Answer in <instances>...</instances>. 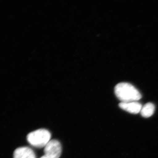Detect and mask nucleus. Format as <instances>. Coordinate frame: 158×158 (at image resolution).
Masks as SVG:
<instances>
[{
  "instance_id": "obj_4",
  "label": "nucleus",
  "mask_w": 158,
  "mask_h": 158,
  "mask_svg": "<svg viewBox=\"0 0 158 158\" xmlns=\"http://www.w3.org/2000/svg\"><path fill=\"white\" fill-rule=\"evenodd\" d=\"M118 105L119 107L122 110L135 114L141 112L142 107V105L138 102H120Z\"/></svg>"
},
{
  "instance_id": "obj_2",
  "label": "nucleus",
  "mask_w": 158,
  "mask_h": 158,
  "mask_svg": "<svg viewBox=\"0 0 158 158\" xmlns=\"http://www.w3.org/2000/svg\"><path fill=\"white\" fill-rule=\"evenodd\" d=\"M51 134L47 130L40 129L29 133L27 136L28 142L34 147H45L50 141Z\"/></svg>"
},
{
  "instance_id": "obj_3",
  "label": "nucleus",
  "mask_w": 158,
  "mask_h": 158,
  "mask_svg": "<svg viewBox=\"0 0 158 158\" xmlns=\"http://www.w3.org/2000/svg\"><path fill=\"white\" fill-rule=\"evenodd\" d=\"M44 152L48 158H59L62 153L61 144L58 140H50L44 147Z\"/></svg>"
},
{
  "instance_id": "obj_7",
  "label": "nucleus",
  "mask_w": 158,
  "mask_h": 158,
  "mask_svg": "<svg viewBox=\"0 0 158 158\" xmlns=\"http://www.w3.org/2000/svg\"><path fill=\"white\" fill-rule=\"evenodd\" d=\"M40 158H48L46 156L44 155V156H43L41 157H40Z\"/></svg>"
},
{
  "instance_id": "obj_1",
  "label": "nucleus",
  "mask_w": 158,
  "mask_h": 158,
  "mask_svg": "<svg viewBox=\"0 0 158 158\" xmlns=\"http://www.w3.org/2000/svg\"><path fill=\"white\" fill-rule=\"evenodd\" d=\"M114 92L121 102H138L141 98V93L129 83H118L115 86Z\"/></svg>"
},
{
  "instance_id": "obj_5",
  "label": "nucleus",
  "mask_w": 158,
  "mask_h": 158,
  "mask_svg": "<svg viewBox=\"0 0 158 158\" xmlns=\"http://www.w3.org/2000/svg\"><path fill=\"white\" fill-rule=\"evenodd\" d=\"M14 158H36V156L33 149L28 147H22L15 150Z\"/></svg>"
},
{
  "instance_id": "obj_6",
  "label": "nucleus",
  "mask_w": 158,
  "mask_h": 158,
  "mask_svg": "<svg viewBox=\"0 0 158 158\" xmlns=\"http://www.w3.org/2000/svg\"><path fill=\"white\" fill-rule=\"evenodd\" d=\"M155 110L154 105L151 102L146 103L142 106L141 111V116L144 118H148L152 116Z\"/></svg>"
}]
</instances>
